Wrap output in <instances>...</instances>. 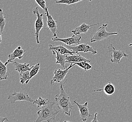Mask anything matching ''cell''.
I'll use <instances>...</instances> for the list:
<instances>
[{
  "label": "cell",
  "mask_w": 132,
  "mask_h": 122,
  "mask_svg": "<svg viewBox=\"0 0 132 122\" xmlns=\"http://www.w3.org/2000/svg\"><path fill=\"white\" fill-rule=\"evenodd\" d=\"M60 93L55 96L56 104L58 109H62L64 114L70 116L72 109L74 107L70 101V97L64 88V85L60 82Z\"/></svg>",
  "instance_id": "cell-1"
},
{
  "label": "cell",
  "mask_w": 132,
  "mask_h": 122,
  "mask_svg": "<svg viewBox=\"0 0 132 122\" xmlns=\"http://www.w3.org/2000/svg\"><path fill=\"white\" fill-rule=\"evenodd\" d=\"M56 102L50 101L45 106L43 107L42 109L37 112L38 117L35 121V122H41L44 121L50 122L56 119V116L58 114L59 111L56 109Z\"/></svg>",
  "instance_id": "cell-2"
},
{
  "label": "cell",
  "mask_w": 132,
  "mask_h": 122,
  "mask_svg": "<svg viewBox=\"0 0 132 122\" xmlns=\"http://www.w3.org/2000/svg\"><path fill=\"white\" fill-rule=\"evenodd\" d=\"M107 26L108 24H103L101 27H100L97 31L95 33L92 37L91 38L90 42L93 43L99 41L106 39L112 35L119 34V33L117 32H107L106 30Z\"/></svg>",
  "instance_id": "cell-3"
},
{
  "label": "cell",
  "mask_w": 132,
  "mask_h": 122,
  "mask_svg": "<svg viewBox=\"0 0 132 122\" xmlns=\"http://www.w3.org/2000/svg\"><path fill=\"white\" fill-rule=\"evenodd\" d=\"M33 13L37 16V19L35 23V36L36 37L37 44H40V41L39 40V34H40V31L44 27L43 14L42 13H40L39 12V8L38 7H36L34 9Z\"/></svg>",
  "instance_id": "cell-4"
},
{
  "label": "cell",
  "mask_w": 132,
  "mask_h": 122,
  "mask_svg": "<svg viewBox=\"0 0 132 122\" xmlns=\"http://www.w3.org/2000/svg\"><path fill=\"white\" fill-rule=\"evenodd\" d=\"M108 49L110 52H112V54L111 55L112 59H111V62L112 63L120 64L121 63L122 58L123 57H127L129 56L124 51L116 50L112 43L109 46Z\"/></svg>",
  "instance_id": "cell-5"
},
{
  "label": "cell",
  "mask_w": 132,
  "mask_h": 122,
  "mask_svg": "<svg viewBox=\"0 0 132 122\" xmlns=\"http://www.w3.org/2000/svg\"><path fill=\"white\" fill-rule=\"evenodd\" d=\"M8 100L11 104L15 103L16 101H25L33 103L34 100H32L28 93L24 91L19 92H14L12 94L9 96Z\"/></svg>",
  "instance_id": "cell-6"
},
{
  "label": "cell",
  "mask_w": 132,
  "mask_h": 122,
  "mask_svg": "<svg viewBox=\"0 0 132 122\" xmlns=\"http://www.w3.org/2000/svg\"><path fill=\"white\" fill-rule=\"evenodd\" d=\"M75 64L73 63H71L70 65L68 67H67L66 66V68L62 70L61 69H56L54 72V76L52 77V79L50 80V84L51 85H53L54 83H60L62 81H63L65 77H66V75L69 72V69L71 68L72 67L75 65Z\"/></svg>",
  "instance_id": "cell-7"
},
{
  "label": "cell",
  "mask_w": 132,
  "mask_h": 122,
  "mask_svg": "<svg viewBox=\"0 0 132 122\" xmlns=\"http://www.w3.org/2000/svg\"><path fill=\"white\" fill-rule=\"evenodd\" d=\"M66 47H67L68 48L76 53H78L79 52H82L84 53L91 52L93 55H95L97 53L96 49L94 46H91L86 43L79 44L76 46L66 45Z\"/></svg>",
  "instance_id": "cell-8"
},
{
  "label": "cell",
  "mask_w": 132,
  "mask_h": 122,
  "mask_svg": "<svg viewBox=\"0 0 132 122\" xmlns=\"http://www.w3.org/2000/svg\"><path fill=\"white\" fill-rule=\"evenodd\" d=\"M78 35H73L71 37L67 38H59L56 36L52 38L51 40L53 41H60L66 44V45L71 46L72 44L79 45L80 44L82 37L81 36H78Z\"/></svg>",
  "instance_id": "cell-9"
},
{
  "label": "cell",
  "mask_w": 132,
  "mask_h": 122,
  "mask_svg": "<svg viewBox=\"0 0 132 122\" xmlns=\"http://www.w3.org/2000/svg\"><path fill=\"white\" fill-rule=\"evenodd\" d=\"M45 13L46 16L47 17V29L50 30L52 33H53L54 37L57 36V22L55 21L51 15L49 14L48 11V7H46L45 10Z\"/></svg>",
  "instance_id": "cell-10"
},
{
  "label": "cell",
  "mask_w": 132,
  "mask_h": 122,
  "mask_svg": "<svg viewBox=\"0 0 132 122\" xmlns=\"http://www.w3.org/2000/svg\"><path fill=\"white\" fill-rule=\"evenodd\" d=\"M73 102L74 104H76L79 108L80 120H82L83 122H86L88 117H92V115L89 111V109L88 108V102H86L83 104H80L78 103L76 101H73Z\"/></svg>",
  "instance_id": "cell-11"
},
{
  "label": "cell",
  "mask_w": 132,
  "mask_h": 122,
  "mask_svg": "<svg viewBox=\"0 0 132 122\" xmlns=\"http://www.w3.org/2000/svg\"><path fill=\"white\" fill-rule=\"evenodd\" d=\"M26 51L25 50L22 49L21 46L18 47L12 53L9 55V59L5 63V65L6 66L8 64L13 62L16 58H18L19 60H21L23 58L24 53Z\"/></svg>",
  "instance_id": "cell-12"
},
{
  "label": "cell",
  "mask_w": 132,
  "mask_h": 122,
  "mask_svg": "<svg viewBox=\"0 0 132 122\" xmlns=\"http://www.w3.org/2000/svg\"><path fill=\"white\" fill-rule=\"evenodd\" d=\"M98 24H99V23L88 25L85 23H83L79 27H77L75 29L72 30L71 32H72L74 35H76L80 34L81 33H86L90 29L91 27L97 25Z\"/></svg>",
  "instance_id": "cell-13"
},
{
  "label": "cell",
  "mask_w": 132,
  "mask_h": 122,
  "mask_svg": "<svg viewBox=\"0 0 132 122\" xmlns=\"http://www.w3.org/2000/svg\"><path fill=\"white\" fill-rule=\"evenodd\" d=\"M86 61L88 63L91 62V60L81 56L79 54L76 53L71 55V56H67L66 63H73L75 62H80Z\"/></svg>",
  "instance_id": "cell-14"
},
{
  "label": "cell",
  "mask_w": 132,
  "mask_h": 122,
  "mask_svg": "<svg viewBox=\"0 0 132 122\" xmlns=\"http://www.w3.org/2000/svg\"><path fill=\"white\" fill-rule=\"evenodd\" d=\"M49 50L50 51L56 50L57 51L58 53L61 54H70V55H73L76 53L72 51H70L66 47H64L63 45L55 46L50 44L49 45Z\"/></svg>",
  "instance_id": "cell-15"
},
{
  "label": "cell",
  "mask_w": 132,
  "mask_h": 122,
  "mask_svg": "<svg viewBox=\"0 0 132 122\" xmlns=\"http://www.w3.org/2000/svg\"><path fill=\"white\" fill-rule=\"evenodd\" d=\"M52 52L53 55H56V64H60L61 66L63 68V69H65L66 68V65L65 64L66 63V56L67 54H61L58 53L57 51L56 50H51Z\"/></svg>",
  "instance_id": "cell-16"
},
{
  "label": "cell",
  "mask_w": 132,
  "mask_h": 122,
  "mask_svg": "<svg viewBox=\"0 0 132 122\" xmlns=\"http://www.w3.org/2000/svg\"><path fill=\"white\" fill-rule=\"evenodd\" d=\"M13 64L15 66V70L16 71L18 72L19 73H20L21 72H27V71H30L32 69V67H29L30 64L27 63L24 64H20L19 63L17 62H13Z\"/></svg>",
  "instance_id": "cell-17"
},
{
  "label": "cell",
  "mask_w": 132,
  "mask_h": 122,
  "mask_svg": "<svg viewBox=\"0 0 132 122\" xmlns=\"http://www.w3.org/2000/svg\"><path fill=\"white\" fill-rule=\"evenodd\" d=\"M102 91L104 92L106 95H111L115 92V87L113 84H112L111 82H108V84L105 85L103 88L93 90V92H97V91L100 92V91Z\"/></svg>",
  "instance_id": "cell-18"
},
{
  "label": "cell",
  "mask_w": 132,
  "mask_h": 122,
  "mask_svg": "<svg viewBox=\"0 0 132 122\" xmlns=\"http://www.w3.org/2000/svg\"><path fill=\"white\" fill-rule=\"evenodd\" d=\"M8 70L7 67L0 60V80H8Z\"/></svg>",
  "instance_id": "cell-19"
},
{
  "label": "cell",
  "mask_w": 132,
  "mask_h": 122,
  "mask_svg": "<svg viewBox=\"0 0 132 122\" xmlns=\"http://www.w3.org/2000/svg\"><path fill=\"white\" fill-rule=\"evenodd\" d=\"M50 102V101L49 99H45L42 98L41 97H40L38 99L34 100L32 103L34 104H36L37 108H42L43 107L45 106Z\"/></svg>",
  "instance_id": "cell-20"
},
{
  "label": "cell",
  "mask_w": 132,
  "mask_h": 122,
  "mask_svg": "<svg viewBox=\"0 0 132 122\" xmlns=\"http://www.w3.org/2000/svg\"><path fill=\"white\" fill-rule=\"evenodd\" d=\"M89 63H88V62H86V61L73 63V64H75L76 65L79 66L80 68L83 69L85 72H86L87 71H89L91 69H93L94 70H96L94 68H93V67L92 66V65Z\"/></svg>",
  "instance_id": "cell-21"
},
{
  "label": "cell",
  "mask_w": 132,
  "mask_h": 122,
  "mask_svg": "<svg viewBox=\"0 0 132 122\" xmlns=\"http://www.w3.org/2000/svg\"><path fill=\"white\" fill-rule=\"evenodd\" d=\"M20 76V83L22 84H24V83H28L30 81L29 77H30V71L21 72L19 73Z\"/></svg>",
  "instance_id": "cell-22"
},
{
  "label": "cell",
  "mask_w": 132,
  "mask_h": 122,
  "mask_svg": "<svg viewBox=\"0 0 132 122\" xmlns=\"http://www.w3.org/2000/svg\"><path fill=\"white\" fill-rule=\"evenodd\" d=\"M31 67H32V69L30 71V77H29L30 80L33 77L36 76L39 72L40 69V64L37 63L35 65L32 66Z\"/></svg>",
  "instance_id": "cell-23"
},
{
  "label": "cell",
  "mask_w": 132,
  "mask_h": 122,
  "mask_svg": "<svg viewBox=\"0 0 132 122\" xmlns=\"http://www.w3.org/2000/svg\"><path fill=\"white\" fill-rule=\"evenodd\" d=\"M6 25V16L3 13V9H0V28L3 33Z\"/></svg>",
  "instance_id": "cell-24"
},
{
  "label": "cell",
  "mask_w": 132,
  "mask_h": 122,
  "mask_svg": "<svg viewBox=\"0 0 132 122\" xmlns=\"http://www.w3.org/2000/svg\"><path fill=\"white\" fill-rule=\"evenodd\" d=\"M82 1L83 0H59L57 1H56V3L65 4L68 5H70L71 4L79 3Z\"/></svg>",
  "instance_id": "cell-25"
},
{
  "label": "cell",
  "mask_w": 132,
  "mask_h": 122,
  "mask_svg": "<svg viewBox=\"0 0 132 122\" xmlns=\"http://www.w3.org/2000/svg\"><path fill=\"white\" fill-rule=\"evenodd\" d=\"M37 4L40 6V8H42L44 11L47 7L45 0H35Z\"/></svg>",
  "instance_id": "cell-26"
},
{
  "label": "cell",
  "mask_w": 132,
  "mask_h": 122,
  "mask_svg": "<svg viewBox=\"0 0 132 122\" xmlns=\"http://www.w3.org/2000/svg\"><path fill=\"white\" fill-rule=\"evenodd\" d=\"M9 121V120L8 119V117H0V122H8Z\"/></svg>",
  "instance_id": "cell-27"
},
{
  "label": "cell",
  "mask_w": 132,
  "mask_h": 122,
  "mask_svg": "<svg viewBox=\"0 0 132 122\" xmlns=\"http://www.w3.org/2000/svg\"><path fill=\"white\" fill-rule=\"evenodd\" d=\"M97 113H95V117H94V118L93 120H92L91 121V122H98V120L96 119V117H97Z\"/></svg>",
  "instance_id": "cell-28"
},
{
  "label": "cell",
  "mask_w": 132,
  "mask_h": 122,
  "mask_svg": "<svg viewBox=\"0 0 132 122\" xmlns=\"http://www.w3.org/2000/svg\"><path fill=\"white\" fill-rule=\"evenodd\" d=\"M2 32H1V28H0V44L2 42Z\"/></svg>",
  "instance_id": "cell-29"
},
{
  "label": "cell",
  "mask_w": 132,
  "mask_h": 122,
  "mask_svg": "<svg viewBox=\"0 0 132 122\" xmlns=\"http://www.w3.org/2000/svg\"><path fill=\"white\" fill-rule=\"evenodd\" d=\"M132 46V43H130V44H129V46Z\"/></svg>",
  "instance_id": "cell-30"
},
{
  "label": "cell",
  "mask_w": 132,
  "mask_h": 122,
  "mask_svg": "<svg viewBox=\"0 0 132 122\" xmlns=\"http://www.w3.org/2000/svg\"><path fill=\"white\" fill-rule=\"evenodd\" d=\"M88 1H89V2H92L93 0H88Z\"/></svg>",
  "instance_id": "cell-31"
}]
</instances>
